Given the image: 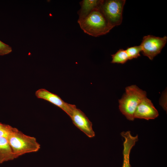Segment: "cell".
I'll return each instance as SVG.
<instances>
[{
    "instance_id": "obj_2",
    "label": "cell",
    "mask_w": 167,
    "mask_h": 167,
    "mask_svg": "<svg viewBox=\"0 0 167 167\" xmlns=\"http://www.w3.org/2000/svg\"><path fill=\"white\" fill-rule=\"evenodd\" d=\"M7 139L15 158L26 153L36 152L41 148L35 137L27 135L12 127Z\"/></svg>"
},
{
    "instance_id": "obj_13",
    "label": "cell",
    "mask_w": 167,
    "mask_h": 167,
    "mask_svg": "<svg viewBox=\"0 0 167 167\" xmlns=\"http://www.w3.org/2000/svg\"><path fill=\"white\" fill-rule=\"evenodd\" d=\"M129 60L136 58L140 56L141 48L140 45L128 47L125 50Z\"/></svg>"
},
{
    "instance_id": "obj_15",
    "label": "cell",
    "mask_w": 167,
    "mask_h": 167,
    "mask_svg": "<svg viewBox=\"0 0 167 167\" xmlns=\"http://www.w3.org/2000/svg\"><path fill=\"white\" fill-rule=\"evenodd\" d=\"M12 126L8 130L0 128V136L4 137L7 138L9 134V131Z\"/></svg>"
},
{
    "instance_id": "obj_3",
    "label": "cell",
    "mask_w": 167,
    "mask_h": 167,
    "mask_svg": "<svg viewBox=\"0 0 167 167\" xmlns=\"http://www.w3.org/2000/svg\"><path fill=\"white\" fill-rule=\"evenodd\" d=\"M146 96V92L135 85L126 88V92L119 100V109L121 112L130 121H133L136 109L142 100Z\"/></svg>"
},
{
    "instance_id": "obj_5",
    "label": "cell",
    "mask_w": 167,
    "mask_h": 167,
    "mask_svg": "<svg viewBox=\"0 0 167 167\" xmlns=\"http://www.w3.org/2000/svg\"><path fill=\"white\" fill-rule=\"evenodd\" d=\"M167 37L156 36L151 35L144 36L140 45L141 52L145 56L152 60L154 57L160 54L165 45Z\"/></svg>"
},
{
    "instance_id": "obj_14",
    "label": "cell",
    "mask_w": 167,
    "mask_h": 167,
    "mask_svg": "<svg viewBox=\"0 0 167 167\" xmlns=\"http://www.w3.org/2000/svg\"><path fill=\"white\" fill-rule=\"evenodd\" d=\"M12 49L10 46L0 40V56H3L10 53Z\"/></svg>"
},
{
    "instance_id": "obj_10",
    "label": "cell",
    "mask_w": 167,
    "mask_h": 167,
    "mask_svg": "<svg viewBox=\"0 0 167 167\" xmlns=\"http://www.w3.org/2000/svg\"><path fill=\"white\" fill-rule=\"evenodd\" d=\"M15 158L7 138L0 136V163Z\"/></svg>"
},
{
    "instance_id": "obj_9",
    "label": "cell",
    "mask_w": 167,
    "mask_h": 167,
    "mask_svg": "<svg viewBox=\"0 0 167 167\" xmlns=\"http://www.w3.org/2000/svg\"><path fill=\"white\" fill-rule=\"evenodd\" d=\"M121 135L125 139L123 143V160L122 167H131L130 161V153L132 148L138 140V136H132L130 131H123Z\"/></svg>"
},
{
    "instance_id": "obj_7",
    "label": "cell",
    "mask_w": 167,
    "mask_h": 167,
    "mask_svg": "<svg viewBox=\"0 0 167 167\" xmlns=\"http://www.w3.org/2000/svg\"><path fill=\"white\" fill-rule=\"evenodd\" d=\"M35 95L38 98L47 101L59 107L65 111L69 116L74 108L75 105L65 102L58 96L43 88L36 91Z\"/></svg>"
},
{
    "instance_id": "obj_12",
    "label": "cell",
    "mask_w": 167,
    "mask_h": 167,
    "mask_svg": "<svg viewBox=\"0 0 167 167\" xmlns=\"http://www.w3.org/2000/svg\"><path fill=\"white\" fill-rule=\"evenodd\" d=\"M113 63L124 64L128 60V57L125 50L120 49L115 54L111 55Z\"/></svg>"
},
{
    "instance_id": "obj_6",
    "label": "cell",
    "mask_w": 167,
    "mask_h": 167,
    "mask_svg": "<svg viewBox=\"0 0 167 167\" xmlns=\"http://www.w3.org/2000/svg\"><path fill=\"white\" fill-rule=\"evenodd\" d=\"M73 124L90 138L95 136L92 123L85 114L75 106L69 116Z\"/></svg>"
},
{
    "instance_id": "obj_16",
    "label": "cell",
    "mask_w": 167,
    "mask_h": 167,
    "mask_svg": "<svg viewBox=\"0 0 167 167\" xmlns=\"http://www.w3.org/2000/svg\"><path fill=\"white\" fill-rule=\"evenodd\" d=\"M11 126L9 125H6L0 123V128L8 130L11 127Z\"/></svg>"
},
{
    "instance_id": "obj_11",
    "label": "cell",
    "mask_w": 167,
    "mask_h": 167,
    "mask_svg": "<svg viewBox=\"0 0 167 167\" xmlns=\"http://www.w3.org/2000/svg\"><path fill=\"white\" fill-rule=\"evenodd\" d=\"M102 0H83L80 2L81 8L78 11V19L86 16L94 9L99 7Z\"/></svg>"
},
{
    "instance_id": "obj_1",
    "label": "cell",
    "mask_w": 167,
    "mask_h": 167,
    "mask_svg": "<svg viewBox=\"0 0 167 167\" xmlns=\"http://www.w3.org/2000/svg\"><path fill=\"white\" fill-rule=\"evenodd\" d=\"M100 6L93 9L84 18L78 20L80 28L85 33L95 37L107 34L113 28Z\"/></svg>"
},
{
    "instance_id": "obj_8",
    "label": "cell",
    "mask_w": 167,
    "mask_h": 167,
    "mask_svg": "<svg viewBox=\"0 0 167 167\" xmlns=\"http://www.w3.org/2000/svg\"><path fill=\"white\" fill-rule=\"evenodd\" d=\"M158 115V111L153 105L151 101L146 96L142 100L137 106L134 117L135 118L149 120L154 119Z\"/></svg>"
},
{
    "instance_id": "obj_4",
    "label": "cell",
    "mask_w": 167,
    "mask_h": 167,
    "mask_svg": "<svg viewBox=\"0 0 167 167\" xmlns=\"http://www.w3.org/2000/svg\"><path fill=\"white\" fill-rule=\"evenodd\" d=\"M125 0H102L100 8L109 23L113 27L120 25Z\"/></svg>"
}]
</instances>
